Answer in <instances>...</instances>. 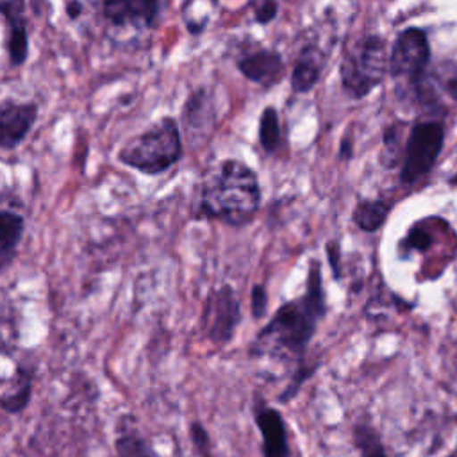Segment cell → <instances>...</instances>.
<instances>
[{
  "label": "cell",
  "mask_w": 457,
  "mask_h": 457,
  "mask_svg": "<svg viewBox=\"0 0 457 457\" xmlns=\"http://www.w3.org/2000/svg\"><path fill=\"white\" fill-rule=\"evenodd\" d=\"M327 311L328 305L321 264L312 257L309 261L303 293L284 302L273 312L268 323L248 345V355L252 359L268 357L295 361V364L303 361L320 323L327 316Z\"/></svg>",
  "instance_id": "cell-1"
},
{
  "label": "cell",
  "mask_w": 457,
  "mask_h": 457,
  "mask_svg": "<svg viewBox=\"0 0 457 457\" xmlns=\"http://www.w3.org/2000/svg\"><path fill=\"white\" fill-rule=\"evenodd\" d=\"M259 207L261 186L257 173L243 161H220L204 177L198 218L216 220L230 227H245L253 221Z\"/></svg>",
  "instance_id": "cell-2"
},
{
  "label": "cell",
  "mask_w": 457,
  "mask_h": 457,
  "mask_svg": "<svg viewBox=\"0 0 457 457\" xmlns=\"http://www.w3.org/2000/svg\"><path fill=\"white\" fill-rule=\"evenodd\" d=\"M182 157V139L173 118L164 116L150 129L127 141L118 161L145 175H161L177 164Z\"/></svg>",
  "instance_id": "cell-3"
},
{
  "label": "cell",
  "mask_w": 457,
  "mask_h": 457,
  "mask_svg": "<svg viewBox=\"0 0 457 457\" xmlns=\"http://www.w3.org/2000/svg\"><path fill=\"white\" fill-rule=\"evenodd\" d=\"M386 39L368 34L352 43L341 61V84L350 98L370 95L387 73Z\"/></svg>",
  "instance_id": "cell-4"
},
{
  "label": "cell",
  "mask_w": 457,
  "mask_h": 457,
  "mask_svg": "<svg viewBox=\"0 0 457 457\" xmlns=\"http://www.w3.org/2000/svg\"><path fill=\"white\" fill-rule=\"evenodd\" d=\"M445 143V129L439 121H418L409 132L403 146V157L400 166V182L403 186H414L425 179Z\"/></svg>",
  "instance_id": "cell-5"
},
{
  "label": "cell",
  "mask_w": 457,
  "mask_h": 457,
  "mask_svg": "<svg viewBox=\"0 0 457 457\" xmlns=\"http://www.w3.org/2000/svg\"><path fill=\"white\" fill-rule=\"evenodd\" d=\"M241 300L230 284L211 289L202 303L200 332L216 346L228 345L241 323Z\"/></svg>",
  "instance_id": "cell-6"
},
{
  "label": "cell",
  "mask_w": 457,
  "mask_h": 457,
  "mask_svg": "<svg viewBox=\"0 0 457 457\" xmlns=\"http://www.w3.org/2000/svg\"><path fill=\"white\" fill-rule=\"evenodd\" d=\"M430 59V46L427 34L418 27H409L402 30L393 43L387 71L391 77L416 84L423 75Z\"/></svg>",
  "instance_id": "cell-7"
},
{
  "label": "cell",
  "mask_w": 457,
  "mask_h": 457,
  "mask_svg": "<svg viewBox=\"0 0 457 457\" xmlns=\"http://www.w3.org/2000/svg\"><path fill=\"white\" fill-rule=\"evenodd\" d=\"M104 18L116 29H152L161 18L166 0H100Z\"/></svg>",
  "instance_id": "cell-8"
},
{
  "label": "cell",
  "mask_w": 457,
  "mask_h": 457,
  "mask_svg": "<svg viewBox=\"0 0 457 457\" xmlns=\"http://www.w3.org/2000/svg\"><path fill=\"white\" fill-rule=\"evenodd\" d=\"M252 416L261 434L262 457H291L287 425L282 412L271 407L261 395H253Z\"/></svg>",
  "instance_id": "cell-9"
},
{
  "label": "cell",
  "mask_w": 457,
  "mask_h": 457,
  "mask_svg": "<svg viewBox=\"0 0 457 457\" xmlns=\"http://www.w3.org/2000/svg\"><path fill=\"white\" fill-rule=\"evenodd\" d=\"M37 118L36 104H16L2 102L0 104V148L12 150L16 148L30 132Z\"/></svg>",
  "instance_id": "cell-10"
},
{
  "label": "cell",
  "mask_w": 457,
  "mask_h": 457,
  "mask_svg": "<svg viewBox=\"0 0 457 457\" xmlns=\"http://www.w3.org/2000/svg\"><path fill=\"white\" fill-rule=\"evenodd\" d=\"M0 14L7 23V52L14 66L25 62L29 55V32L25 0H0Z\"/></svg>",
  "instance_id": "cell-11"
},
{
  "label": "cell",
  "mask_w": 457,
  "mask_h": 457,
  "mask_svg": "<svg viewBox=\"0 0 457 457\" xmlns=\"http://www.w3.org/2000/svg\"><path fill=\"white\" fill-rule=\"evenodd\" d=\"M237 68L248 80L270 87L282 77L284 64L280 54L271 50H257L239 59Z\"/></svg>",
  "instance_id": "cell-12"
},
{
  "label": "cell",
  "mask_w": 457,
  "mask_h": 457,
  "mask_svg": "<svg viewBox=\"0 0 457 457\" xmlns=\"http://www.w3.org/2000/svg\"><path fill=\"white\" fill-rule=\"evenodd\" d=\"M325 64V55L316 45H305L293 66L291 87L296 93H307L318 82Z\"/></svg>",
  "instance_id": "cell-13"
},
{
  "label": "cell",
  "mask_w": 457,
  "mask_h": 457,
  "mask_svg": "<svg viewBox=\"0 0 457 457\" xmlns=\"http://www.w3.org/2000/svg\"><path fill=\"white\" fill-rule=\"evenodd\" d=\"M391 211L393 202L389 198H362L352 211V221L359 230L373 234L386 225Z\"/></svg>",
  "instance_id": "cell-14"
},
{
  "label": "cell",
  "mask_w": 457,
  "mask_h": 457,
  "mask_svg": "<svg viewBox=\"0 0 457 457\" xmlns=\"http://www.w3.org/2000/svg\"><path fill=\"white\" fill-rule=\"evenodd\" d=\"M32 398V371L23 366H16L11 386L0 395V407L9 414L23 412Z\"/></svg>",
  "instance_id": "cell-15"
},
{
  "label": "cell",
  "mask_w": 457,
  "mask_h": 457,
  "mask_svg": "<svg viewBox=\"0 0 457 457\" xmlns=\"http://www.w3.org/2000/svg\"><path fill=\"white\" fill-rule=\"evenodd\" d=\"M352 443L359 457H387L380 432L368 416H361L352 425Z\"/></svg>",
  "instance_id": "cell-16"
},
{
  "label": "cell",
  "mask_w": 457,
  "mask_h": 457,
  "mask_svg": "<svg viewBox=\"0 0 457 457\" xmlns=\"http://www.w3.org/2000/svg\"><path fill=\"white\" fill-rule=\"evenodd\" d=\"M114 450L116 457H159L152 443L137 428H134L132 423H123L121 428H118Z\"/></svg>",
  "instance_id": "cell-17"
},
{
  "label": "cell",
  "mask_w": 457,
  "mask_h": 457,
  "mask_svg": "<svg viewBox=\"0 0 457 457\" xmlns=\"http://www.w3.org/2000/svg\"><path fill=\"white\" fill-rule=\"evenodd\" d=\"M25 230V220L21 214L7 209H0V262H5L16 252Z\"/></svg>",
  "instance_id": "cell-18"
},
{
  "label": "cell",
  "mask_w": 457,
  "mask_h": 457,
  "mask_svg": "<svg viewBox=\"0 0 457 457\" xmlns=\"http://www.w3.org/2000/svg\"><path fill=\"white\" fill-rule=\"evenodd\" d=\"M437 218H423L414 221L405 236L402 237L398 250L402 255H411L412 252H427L432 245H434V225H436Z\"/></svg>",
  "instance_id": "cell-19"
},
{
  "label": "cell",
  "mask_w": 457,
  "mask_h": 457,
  "mask_svg": "<svg viewBox=\"0 0 457 457\" xmlns=\"http://www.w3.org/2000/svg\"><path fill=\"white\" fill-rule=\"evenodd\" d=\"M320 366H321L320 361H309L307 357H305L303 361L296 362V364H295V371H293L289 382L286 384V387H284V389L278 393V396H277L278 403H287L289 400H293V398L298 395L300 387L316 373V370H318Z\"/></svg>",
  "instance_id": "cell-20"
},
{
  "label": "cell",
  "mask_w": 457,
  "mask_h": 457,
  "mask_svg": "<svg viewBox=\"0 0 457 457\" xmlns=\"http://www.w3.org/2000/svg\"><path fill=\"white\" fill-rule=\"evenodd\" d=\"M259 143L264 152L273 154L280 143L278 114L273 107H266L259 120Z\"/></svg>",
  "instance_id": "cell-21"
},
{
  "label": "cell",
  "mask_w": 457,
  "mask_h": 457,
  "mask_svg": "<svg viewBox=\"0 0 457 457\" xmlns=\"http://www.w3.org/2000/svg\"><path fill=\"white\" fill-rule=\"evenodd\" d=\"M403 148L400 143V129L396 125H391L386 129L382 137V150H380V162L386 168H393L402 162Z\"/></svg>",
  "instance_id": "cell-22"
},
{
  "label": "cell",
  "mask_w": 457,
  "mask_h": 457,
  "mask_svg": "<svg viewBox=\"0 0 457 457\" xmlns=\"http://www.w3.org/2000/svg\"><path fill=\"white\" fill-rule=\"evenodd\" d=\"M268 305H270V296H268V289L264 284H253L250 289V312L252 318L255 321L262 320L268 312Z\"/></svg>",
  "instance_id": "cell-23"
},
{
  "label": "cell",
  "mask_w": 457,
  "mask_h": 457,
  "mask_svg": "<svg viewBox=\"0 0 457 457\" xmlns=\"http://www.w3.org/2000/svg\"><path fill=\"white\" fill-rule=\"evenodd\" d=\"M325 255H327V262L330 266L332 278L336 282H341L343 280V252H341V245L337 239H328L325 243Z\"/></svg>",
  "instance_id": "cell-24"
},
{
  "label": "cell",
  "mask_w": 457,
  "mask_h": 457,
  "mask_svg": "<svg viewBox=\"0 0 457 457\" xmlns=\"http://www.w3.org/2000/svg\"><path fill=\"white\" fill-rule=\"evenodd\" d=\"M189 437L200 457H211V437L207 428L200 421L189 423Z\"/></svg>",
  "instance_id": "cell-25"
},
{
  "label": "cell",
  "mask_w": 457,
  "mask_h": 457,
  "mask_svg": "<svg viewBox=\"0 0 457 457\" xmlns=\"http://www.w3.org/2000/svg\"><path fill=\"white\" fill-rule=\"evenodd\" d=\"M278 11V4L275 0H261L255 5V21L257 23H270Z\"/></svg>",
  "instance_id": "cell-26"
},
{
  "label": "cell",
  "mask_w": 457,
  "mask_h": 457,
  "mask_svg": "<svg viewBox=\"0 0 457 457\" xmlns=\"http://www.w3.org/2000/svg\"><path fill=\"white\" fill-rule=\"evenodd\" d=\"M443 87L445 91L450 95V98H453L457 102V70H453L452 73H448L443 80Z\"/></svg>",
  "instance_id": "cell-27"
},
{
  "label": "cell",
  "mask_w": 457,
  "mask_h": 457,
  "mask_svg": "<svg viewBox=\"0 0 457 457\" xmlns=\"http://www.w3.org/2000/svg\"><path fill=\"white\" fill-rule=\"evenodd\" d=\"M82 9H84V5H82L80 0H68V4H66V14H68L71 20L79 18V16L82 14Z\"/></svg>",
  "instance_id": "cell-28"
},
{
  "label": "cell",
  "mask_w": 457,
  "mask_h": 457,
  "mask_svg": "<svg viewBox=\"0 0 457 457\" xmlns=\"http://www.w3.org/2000/svg\"><path fill=\"white\" fill-rule=\"evenodd\" d=\"M445 457H457V448L455 450H452L448 455H445Z\"/></svg>",
  "instance_id": "cell-29"
}]
</instances>
